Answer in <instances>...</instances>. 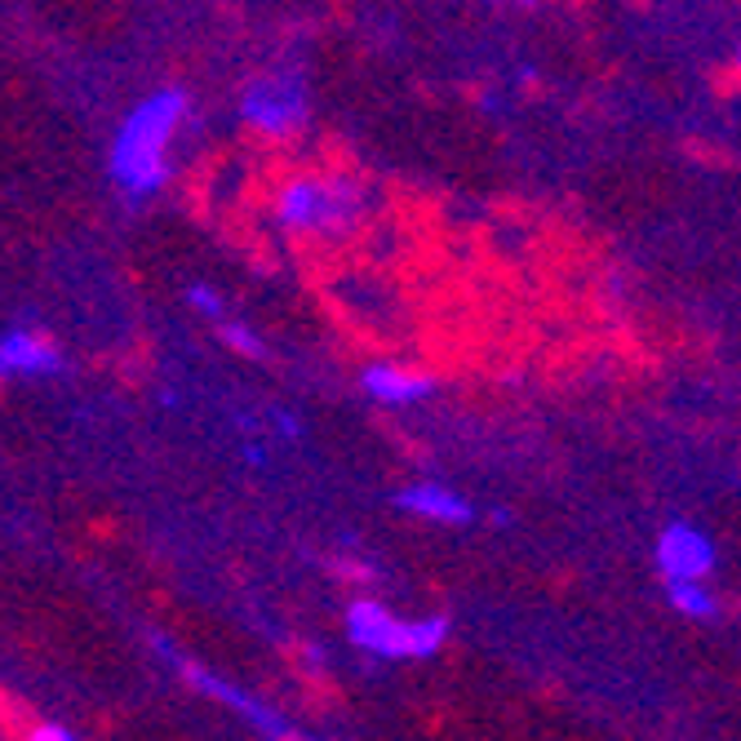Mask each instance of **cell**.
<instances>
[{
	"label": "cell",
	"mask_w": 741,
	"mask_h": 741,
	"mask_svg": "<svg viewBox=\"0 0 741 741\" xmlns=\"http://www.w3.org/2000/svg\"><path fill=\"white\" fill-rule=\"evenodd\" d=\"M306 115V80L297 71H266L240 89V120L262 138H293Z\"/></svg>",
	"instance_id": "5b68a950"
},
{
	"label": "cell",
	"mask_w": 741,
	"mask_h": 741,
	"mask_svg": "<svg viewBox=\"0 0 741 741\" xmlns=\"http://www.w3.org/2000/svg\"><path fill=\"white\" fill-rule=\"evenodd\" d=\"M186 302H191V311H200V315L213 319V324L226 319V302H222V293H217L213 284H191V288H186Z\"/></svg>",
	"instance_id": "7c38bea8"
},
{
	"label": "cell",
	"mask_w": 741,
	"mask_h": 741,
	"mask_svg": "<svg viewBox=\"0 0 741 741\" xmlns=\"http://www.w3.org/2000/svg\"><path fill=\"white\" fill-rule=\"evenodd\" d=\"M368 209V191L346 173H297L271 195V213L288 235H351Z\"/></svg>",
	"instance_id": "7a4b0ae2"
},
{
	"label": "cell",
	"mask_w": 741,
	"mask_h": 741,
	"mask_svg": "<svg viewBox=\"0 0 741 741\" xmlns=\"http://www.w3.org/2000/svg\"><path fill=\"white\" fill-rule=\"evenodd\" d=\"M732 67H737V75H741V44H737V53H732Z\"/></svg>",
	"instance_id": "5bb4252c"
},
{
	"label": "cell",
	"mask_w": 741,
	"mask_h": 741,
	"mask_svg": "<svg viewBox=\"0 0 741 741\" xmlns=\"http://www.w3.org/2000/svg\"><path fill=\"white\" fill-rule=\"evenodd\" d=\"M657 568L666 581H706L714 568V541L697 524H666L657 537Z\"/></svg>",
	"instance_id": "8992f818"
},
{
	"label": "cell",
	"mask_w": 741,
	"mask_h": 741,
	"mask_svg": "<svg viewBox=\"0 0 741 741\" xmlns=\"http://www.w3.org/2000/svg\"><path fill=\"white\" fill-rule=\"evenodd\" d=\"M186 120V93L164 84L146 93L111 138V177L124 200H151L169 182V142Z\"/></svg>",
	"instance_id": "6da1fadb"
},
{
	"label": "cell",
	"mask_w": 741,
	"mask_h": 741,
	"mask_svg": "<svg viewBox=\"0 0 741 741\" xmlns=\"http://www.w3.org/2000/svg\"><path fill=\"white\" fill-rule=\"evenodd\" d=\"M346 639L382 661H422L435 657L448 639V617H395L377 599H351L346 603Z\"/></svg>",
	"instance_id": "3957f363"
},
{
	"label": "cell",
	"mask_w": 741,
	"mask_h": 741,
	"mask_svg": "<svg viewBox=\"0 0 741 741\" xmlns=\"http://www.w3.org/2000/svg\"><path fill=\"white\" fill-rule=\"evenodd\" d=\"M217 337H222L231 351H240V355H253V359L262 355V337H257L248 324H240V319H222V324H217Z\"/></svg>",
	"instance_id": "8fae6325"
},
{
	"label": "cell",
	"mask_w": 741,
	"mask_h": 741,
	"mask_svg": "<svg viewBox=\"0 0 741 741\" xmlns=\"http://www.w3.org/2000/svg\"><path fill=\"white\" fill-rule=\"evenodd\" d=\"M155 652L164 657V661H173L177 670H182V679L195 688V692H204V697H213L217 706H226L231 714H240L262 741H315V737H306L293 719H284L275 706H266L262 697H253L248 688H235L231 679H222V674H213V670H204L200 661H191L186 652H177L164 635H155Z\"/></svg>",
	"instance_id": "277c9868"
},
{
	"label": "cell",
	"mask_w": 741,
	"mask_h": 741,
	"mask_svg": "<svg viewBox=\"0 0 741 741\" xmlns=\"http://www.w3.org/2000/svg\"><path fill=\"white\" fill-rule=\"evenodd\" d=\"M395 506L413 519H430V524H448V528H466L475 519V506L448 488V484H435V479H422V484H404L395 493Z\"/></svg>",
	"instance_id": "52a82bcc"
},
{
	"label": "cell",
	"mask_w": 741,
	"mask_h": 741,
	"mask_svg": "<svg viewBox=\"0 0 741 741\" xmlns=\"http://www.w3.org/2000/svg\"><path fill=\"white\" fill-rule=\"evenodd\" d=\"M0 368L4 377H58L67 368V359L58 355V346L31 328H9L0 337Z\"/></svg>",
	"instance_id": "ba28073f"
},
{
	"label": "cell",
	"mask_w": 741,
	"mask_h": 741,
	"mask_svg": "<svg viewBox=\"0 0 741 741\" xmlns=\"http://www.w3.org/2000/svg\"><path fill=\"white\" fill-rule=\"evenodd\" d=\"M364 390L377 399V404H390V408H404V404H417L435 390V377L430 373H417V368H404V364H368L364 368Z\"/></svg>",
	"instance_id": "9c48e42d"
},
{
	"label": "cell",
	"mask_w": 741,
	"mask_h": 741,
	"mask_svg": "<svg viewBox=\"0 0 741 741\" xmlns=\"http://www.w3.org/2000/svg\"><path fill=\"white\" fill-rule=\"evenodd\" d=\"M666 599L674 612H683L692 621H710L719 612V599L710 595L706 581H666Z\"/></svg>",
	"instance_id": "30bf717a"
},
{
	"label": "cell",
	"mask_w": 741,
	"mask_h": 741,
	"mask_svg": "<svg viewBox=\"0 0 741 741\" xmlns=\"http://www.w3.org/2000/svg\"><path fill=\"white\" fill-rule=\"evenodd\" d=\"M27 741H75V732L62 728V723H35V728L27 732Z\"/></svg>",
	"instance_id": "4fadbf2b"
}]
</instances>
